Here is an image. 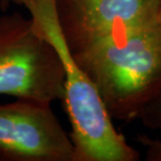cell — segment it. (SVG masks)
<instances>
[{"mask_svg": "<svg viewBox=\"0 0 161 161\" xmlns=\"http://www.w3.org/2000/svg\"><path fill=\"white\" fill-rule=\"evenodd\" d=\"M139 119L144 127L161 130V94L144 109ZM137 141L146 149L147 161H161V140L152 139L147 135H139Z\"/></svg>", "mask_w": 161, "mask_h": 161, "instance_id": "obj_6", "label": "cell"}, {"mask_svg": "<svg viewBox=\"0 0 161 161\" xmlns=\"http://www.w3.org/2000/svg\"><path fill=\"white\" fill-rule=\"evenodd\" d=\"M72 54L112 119H139L161 94L160 20L111 35Z\"/></svg>", "mask_w": 161, "mask_h": 161, "instance_id": "obj_1", "label": "cell"}, {"mask_svg": "<svg viewBox=\"0 0 161 161\" xmlns=\"http://www.w3.org/2000/svg\"><path fill=\"white\" fill-rule=\"evenodd\" d=\"M12 0H0V9L1 11H6V9L8 8V5H9V2H11Z\"/></svg>", "mask_w": 161, "mask_h": 161, "instance_id": "obj_7", "label": "cell"}, {"mask_svg": "<svg viewBox=\"0 0 161 161\" xmlns=\"http://www.w3.org/2000/svg\"><path fill=\"white\" fill-rule=\"evenodd\" d=\"M50 105L23 98L0 105V159L75 161L71 138Z\"/></svg>", "mask_w": 161, "mask_h": 161, "instance_id": "obj_4", "label": "cell"}, {"mask_svg": "<svg viewBox=\"0 0 161 161\" xmlns=\"http://www.w3.org/2000/svg\"><path fill=\"white\" fill-rule=\"evenodd\" d=\"M31 15L35 31L53 45L65 72L64 105L71 125L75 161H138L140 154L115 129L86 73L76 64L58 21L54 0H12Z\"/></svg>", "mask_w": 161, "mask_h": 161, "instance_id": "obj_2", "label": "cell"}, {"mask_svg": "<svg viewBox=\"0 0 161 161\" xmlns=\"http://www.w3.org/2000/svg\"><path fill=\"white\" fill-rule=\"evenodd\" d=\"M160 0H54L59 25L72 53L104 38L159 21Z\"/></svg>", "mask_w": 161, "mask_h": 161, "instance_id": "obj_5", "label": "cell"}, {"mask_svg": "<svg viewBox=\"0 0 161 161\" xmlns=\"http://www.w3.org/2000/svg\"><path fill=\"white\" fill-rule=\"evenodd\" d=\"M0 94L48 104L65 94L59 54L20 13L0 17Z\"/></svg>", "mask_w": 161, "mask_h": 161, "instance_id": "obj_3", "label": "cell"}, {"mask_svg": "<svg viewBox=\"0 0 161 161\" xmlns=\"http://www.w3.org/2000/svg\"><path fill=\"white\" fill-rule=\"evenodd\" d=\"M159 20L161 22V0H160V3H159Z\"/></svg>", "mask_w": 161, "mask_h": 161, "instance_id": "obj_8", "label": "cell"}]
</instances>
